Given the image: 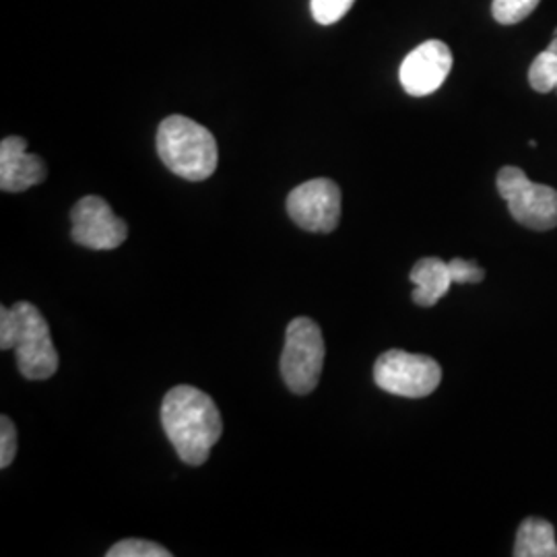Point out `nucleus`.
Segmentation results:
<instances>
[{
	"label": "nucleus",
	"mask_w": 557,
	"mask_h": 557,
	"mask_svg": "<svg viewBox=\"0 0 557 557\" xmlns=\"http://www.w3.org/2000/svg\"><path fill=\"white\" fill-rule=\"evenodd\" d=\"M46 178V165L38 156L27 153L21 137H7L0 143V188L4 193H23Z\"/></svg>",
	"instance_id": "9d476101"
},
{
	"label": "nucleus",
	"mask_w": 557,
	"mask_h": 557,
	"mask_svg": "<svg viewBox=\"0 0 557 557\" xmlns=\"http://www.w3.org/2000/svg\"><path fill=\"white\" fill-rule=\"evenodd\" d=\"M17 455V430L7 416L0 419V469H7Z\"/></svg>",
	"instance_id": "f3484780"
},
{
	"label": "nucleus",
	"mask_w": 557,
	"mask_h": 557,
	"mask_svg": "<svg viewBox=\"0 0 557 557\" xmlns=\"http://www.w3.org/2000/svg\"><path fill=\"white\" fill-rule=\"evenodd\" d=\"M529 83L539 94L557 91V38L533 60L529 69Z\"/></svg>",
	"instance_id": "ddd939ff"
},
{
	"label": "nucleus",
	"mask_w": 557,
	"mask_h": 557,
	"mask_svg": "<svg viewBox=\"0 0 557 557\" xmlns=\"http://www.w3.org/2000/svg\"><path fill=\"white\" fill-rule=\"evenodd\" d=\"M409 277L416 285L411 298L423 308H430V306L438 304L440 299L448 294L450 285H455L448 262L434 259V257L416 262Z\"/></svg>",
	"instance_id": "9b49d317"
},
{
	"label": "nucleus",
	"mask_w": 557,
	"mask_h": 557,
	"mask_svg": "<svg viewBox=\"0 0 557 557\" xmlns=\"http://www.w3.org/2000/svg\"><path fill=\"white\" fill-rule=\"evenodd\" d=\"M0 349H13L17 368L27 380H46L59 370V351L50 337V326L29 301L0 308Z\"/></svg>",
	"instance_id": "f03ea898"
},
{
	"label": "nucleus",
	"mask_w": 557,
	"mask_h": 557,
	"mask_svg": "<svg viewBox=\"0 0 557 557\" xmlns=\"http://www.w3.org/2000/svg\"><path fill=\"white\" fill-rule=\"evenodd\" d=\"M354 2L356 0H312V17L319 21L320 25H333L347 15Z\"/></svg>",
	"instance_id": "dca6fc26"
},
{
	"label": "nucleus",
	"mask_w": 557,
	"mask_h": 557,
	"mask_svg": "<svg viewBox=\"0 0 557 557\" xmlns=\"http://www.w3.org/2000/svg\"><path fill=\"white\" fill-rule=\"evenodd\" d=\"M324 366V338L312 319L298 317L285 331V347L281 354V374L289 391L308 395L317 388Z\"/></svg>",
	"instance_id": "20e7f679"
},
{
	"label": "nucleus",
	"mask_w": 557,
	"mask_h": 557,
	"mask_svg": "<svg viewBox=\"0 0 557 557\" xmlns=\"http://www.w3.org/2000/svg\"><path fill=\"white\" fill-rule=\"evenodd\" d=\"M161 425L178 457L200 467L223 434V419L215 400L195 386H174L161 403Z\"/></svg>",
	"instance_id": "f257e3e1"
},
{
	"label": "nucleus",
	"mask_w": 557,
	"mask_h": 557,
	"mask_svg": "<svg viewBox=\"0 0 557 557\" xmlns=\"http://www.w3.org/2000/svg\"><path fill=\"white\" fill-rule=\"evenodd\" d=\"M554 38H557V29H554Z\"/></svg>",
	"instance_id": "6ab92c4d"
},
{
	"label": "nucleus",
	"mask_w": 557,
	"mask_h": 557,
	"mask_svg": "<svg viewBox=\"0 0 557 557\" xmlns=\"http://www.w3.org/2000/svg\"><path fill=\"white\" fill-rule=\"evenodd\" d=\"M498 193L520 225L537 232L557 227L556 188L535 184L520 168L506 165L498 172Z\"/></svg>",
	"instance_id": "39448f33"
},
{
	"label": "nucleus",
	"mask_w": 557,
	"mask_h": 557,
	"mask_svg": "<svg viewBox=\"0 0 557 557\" xmlns=\"http://www.w3.org/2000/svg\"><path fill=\"white\" fill-rule=\"evenodd\" d=\"M73 239L91 250H114L128 238L124 220L101 197H83L71 211Z\"/></svg>",
	"instance_id": "6e6552de"
},
{
	"label": "nucleus",
	"mask_w": 557,
	"mask_h": 557,
	"mask_svg": "<svg viewBox=\"0 0 557 557\" xmlns=\"http://www.w3.org/2000/svg\"><path fill=\"white\" fill-rule=\"evenodd\" d=\"M172 552L161 547L158 543L145 539H126L120 541L112 549H108V557H170Z\"/></svg>",
	"instance_id": "2eb2a0df"
},
{
	"label": "nucleus",
	"mask_w": 557,
	"mask_h": 557,
	"mask_svg": "<svg viewBox=\"0 0 557 557\" xmlns=\"http://www.w3.org/2000/svg\"><path fill=\"white\" fill-rule=\"evenodd\" d=\"M287 213L301 230L331 234L341 221V190L333 180H308L287 197Z\"/></svg>",
	"instance_id": "0eeeda50"
},
{
	"label": "nucleus",
	"mask_w": 557,
	"mask_h": 557,
	"mask_svg": "<svg viewBox=\"0 0 557 557\" xmlns=\"http://www.w3.org/2000/svg\"><path fill=\"white\" fill-rule=\"evenodd\" d=\"M517 557H557L556 529L545 518H527L518 529Z\"/></svg>",
	"instance_id": "f8f14e48"
},
{
	"label": "nucleus",
	"mask_w": 557,
	"mask_h": 557,
	"mask_svg": "<svg viewBox=\"0 0 557 557\" xmlns=\"http://www.w3.org/2000/svg\"><path fill=\"white\" fill-rule=\"evenodd\" d=\"M453 52L440 40H430L418 46L400 64V85L413 96L423 98L438 91L442 83L450 75Z\"/></svg>",
	"instance_id": "1a4fd4ad"
},
{
	"label": "nucleus",
	"mask_w": 557,
	"mask_h": 557,
	"mask_svg": "<svg viewBox=\"0 0 557 557\" xmlns=\"http://www.w3.org/2000/svg\"><path fill=\"white\" fill-rule=\"evenodd\" d=\"M158 153L170 172L190 182L211 178L218 170V140L186 116H168L158 131Z\"/></svg>",
	"instance_id": "7ed1b4c3"
},
{
	"label": "nucleus",
	"mask_w": 557,
	"mask_h": 557,
	"mask_svg": "<svg viewBox=\"0 0 557 557\" xmlns=\"http://www.w3.org/2000/svg\"><path fill=\"white\" fill-rule=\"evenodd\" d=\"M448 267L455 283H481L485 278V271L473 260H450Z\"/></svg>",
	"instance_id": "a211bd4d"
},
{
	"label": "nucleus",
	"mask_w": 557,
	"mask_h": 557,
	"mask_svg": "<svg viewBox=\"0 0 557 557\" xmlns=\"http://www.w3.org/2000/svg\"><path fill=\"white\" fill-rule=\"evenodd\" d=\"M379 388L405 398L430 397L442 382V368L430 356L391 349L374 366Z\"/></svg>",
	"instance_id": "423d86ee"
},
{
	"label": "nucleus",
	"mask_w": 557,
	"mask_h": 557,
	"mask_svg": "<svg viewBox=\"0 0 557 557\" xmlns=\"http://www.w3.org/2000/svg\"><path fill=\"white\" fill-rule=\"evenodd\" d=\"M541 0H494L492 13L502 25H515L527 20L539 7Z\"/></svg>",
	"instance_id": "4468645a"
}]
</instances>
